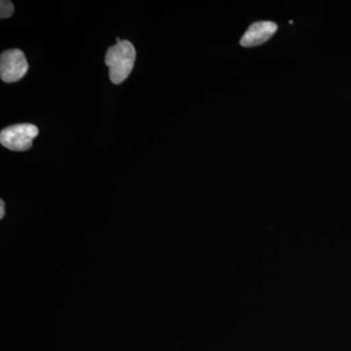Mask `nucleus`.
<instances>
[{"instance_id":"1","label":"nucleus","mask_w":351,"mask_h":351,"mask_svg":"<svg viewBox=\"0 0 351 351\" xmlns=\"http://www.w3.org/2000/svg\"><path fill=\"white\" fill-rule=\"evenodd\" d=\"M136 56L135 47L128 40H121L108 48L105 63L108 66V75L113 84L119 85L125 82L133 71Z\"/></svg>"},{"instance_id":"2","label":"nucleus","mask_w":351,"mask_h":351,"mask_svg":"<svg viewBox=\"0 0 351 351\" xmlns=\"http://www.w3.org/2000/svg\"><path fill=\"white\" fill-rule=\"evenodd\" d=\"M38 128L34 124L21 123L6 127L0 133V143L13 152H25L31 149L32 141L38 136Z\"/></svg>"},{"instance_id":"3","label":"nucleus","mask_w":351,"mask_h":351,"mask_svg":"<svg viewBox=\"0 0 351 351\" xmlns=\"http://www.w3.org/2000/svg\"><path fill=\"white\" fill-rule=\"evenodd\" d=\"M29 71L27 58L22 50L4 51L0 57V77L2 82L14 83L22 80Z\"/></svg>"},{"instance_id":"4","label":"nucleus","mask_w":351,"mask_h":351,"mask_svg":"<svg viewBox=\"0 0 351 351\" xmlns=\"http://www.w3.org/2000/svg\"><path fill=\"white\" fill-rule=\"evenodd\" d=\"M277 31V25L272 22H258L249 27L241 38L242 46L254 47L267 43Z\"/></svg>"},{"instance_id":"5","label":"nucleus","mask_w":351,"mask_h":351,"mask_svg":"<svg viewBox=\"0 0 351 351\" xmlns=\"http://www.w3.org/2000/svg\"><path fill=\"white\" fill-rule=\"evenodd\" d=\"M14 13V5L12 2L8 0H2L0 2V18L1 19H6V18L11 17Z\"/></svg>"},{"instance_id":"6","label":"nucleus","mask_w":351,"mask_h":351,"mask_svg":"<svg viewBox=\"0 0 351 351\" xmlns=\"http://www.w3.org/2000/svg\"><path fill=\"white\" fill-rule=\"evenodd\" d=\"M4 215H5V205L3 200H1L0 201V219H3Z\"/></svg>"}]
</instances>
